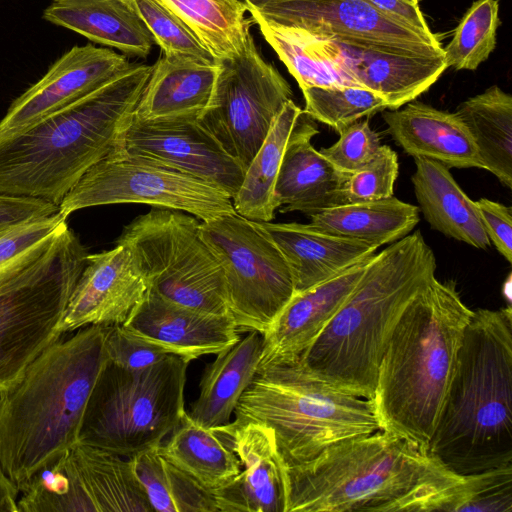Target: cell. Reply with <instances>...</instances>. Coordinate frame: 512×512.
<instances>
[{"mask_svg":"<svg viewBox=\"0 0 512 512\" xmlns=\"http://www.w3.org/2000/svg\"><path fill=\"white\" fill-rule=\"evenodd\" d=\"M152 66H132L29 128L0 139V194L61 204L82 176L121 152Z\"/></svg>","mask_w":512,"mask_h":512,"instance_id":"6da1fadb","label":"cell"},{"mask_svg":"<svg viewBox=\"0 0 512 512\" xmlns=\"http://www.w3.org/2000/svg\"><path fill=\"white\" fill-rule=\"evenodd\" d=\"M472 314L456 283L436 277L406 307L385 348L371 399L381 431L427 452Z\"/></svg>","mask_w":512,"mask_h":512,"instance_id":"7a4b0ae2","label":"cell"},{"mask_svg":"<svg viewBox=\"0 0 512 512\" xmlns=\"http://www.w3.org/2000/svg\"><path fill=\"white\" fill-rule=\"evenodd\" d=\"M436 257L419 230L369 260L355 288L300 356L315 378L371 400L389 338L406 307L434 278Z\"/></svg>","mask_w":512,"mask_h":512,"instance_id":"3957f363","label":"cell"},{"mask_svg":"<svg viewBox=\"0 0 512 512\" xmlns=\"http://www.w3.org/2000/svg\"><path fill=\"white\" fill-rule=\"evenodd\" d=\"M106 331L89 325L56 341L0 392V465L18 492L37 469L78 443L88 399L107 361Z\"/></svg>","mask_w":512,"mask_h":512,"instance_id":"277c9868","label":"cell"},{"mask_svg":"<svg viewBox=\"0 0 512 512\" xmlns=\"http://www.w3.org/2000/svg\"><path fill=\"white\" fill-rule=\"evenodd\" d=\"M427 453L459 474L512 463L511 305L473 311Z\"/></svg>","mask_w":512,"mask_h":512,"instance_id":"5b68a950","label":"cell"},{"mask_svg":"<svg viewBox=\"0 0 512 512\" xmlns=\"http://www.w3.org/2000/svg\"><path fill=\"white\" fill-rule=\"evenodd\" d=\"M234 413V422L273 429L286 470L337 442L380 430L371 400L318 380L299 358L258 368Z\"/></svg>","mask_w":512,"mask_h":512,"instance_id":"8992f818","label":"cell"},{"mask_svg":"<svg viewBox=\"0 0 512 512\" xmlns=\"http://www.w3.org/2000/svg\"><path fill=\"white\" fill-rule=\"evenodd\" d=\"M436 463L427 452L381 430L342 440L286 470L287 512H385Z\"/></svg>","mask_w":512,"mask_h":512,"instance_id":"52a82bcc","label":"cell"},{"mask_svg":"<svg viewBox=\"0 0 512 512\" xmlns=\"http://www.w3.org/2000/svg\"><path fill=\"white\" fill-rule=\"evenodd\" d=\"M188 365L173 354L141 370L106 361L88 399L78 443L127 458L159 446L186 413Z\"/></svg>","mask_w":512,"mask_h":512,"instance_id":"ba28073f","label":"cell"},{"mask_svg":"<svg viewBox=\"0 0 512 512\" xmlns=\"http://www.w3.org/2000/svg\"><path fill=\"white\" fill-rule=\"evenodd\" d=\"M87 254L65 225L34 264L0 284V392L63 334L60 324Z\"/></svg>","mask_w":512,"mask_h":512,"instance_id":"9c48e42d","label":"cell"},{"mask_svg":"<svg viewBox=\"0 0 512 512\" xmlns=\"http://www.w3.org/2000/svg\"><path fill=\"white\" fill-rule=\"evenodd\" d=\"M200 224L182 211L153 207L128 223L116 244L131 250L148 291L197 311L228 315L223 269Z\"/></svg>","mask_w":512,"mask_h":512,"instance_id":"30bf717a","label":"cell"},{"mask_svg":"<svg viewBox=\"0 0 512 512\" xmlns=\"http://www.w3.org/2000/svg\"><path fill=\"white\" fill-rule=\"evenodd\" d=\"M222 266L228 315L263 334L295 293L289 265L259 222L233 212L200 224Z\"/></svg>","mask_w":512,"mask_h":512,"instance_id":"8fae6325","label":"cell"},{"mask_svg":"<svg viewBox=\"0 0 512 512\" xmlns=\"http://www.w3.org/2000/svg\"><path fill=\"white\" fill-rule=\"evenodd\" d=\"M127 203L188 212L202 221L235 212L231 197L221 188L124 153L93 165L65 196L59 212L67 218L83 208Z\"/></svg>","mask_w":512,"mask_h":512,"instance_id":"7c38bea8","label":"cell"},{"mask_svg":"<svg viewBox=\"0 0 512 512\" xmlns=\"http://www.w3.org/2000/svg\"><path fill=\"white\" fill-rule=\"evenodd\" d=\"M218 65L212 97L198 122L246 170L293 92L262 58L252 36L239 55Z\"/></svg>","mask_w":512,"mask_h":512,"instance_id":"4fadbf2b","label":"cell"},{"mask_svg":"<svg viewBox=\"0 0 512 512\" xmlns=\"http://www.w3.org/2000/svg\"><path fill=\"white\" fill-rule=\"evenodd\" d=\"M252 19L315 36L408 56L444 55L432 34L390 18L367 0H264L247 3Z\"/></svg>","mask_w":512,"mask_h":512,"instance_id":"5bb4252c","label":"cell"},{"mask_svg":"<svg viewBox=\"0 0 512 512\" xmlns=\"http://www.w3.org/2000/svg\"><path fill=\"white\" fill-rule=\"evenodd\" d=\"M120 153L193 175L221 188L231 199L245 174L241 164L193 119L144 121L133 116L123 133Z\"/></svg>","mask_w":512,"mask_h":512,"instance_id":"9a60e30c","label":"cell"},{"mask_svg":"<svg viewBox=\"0 0 512 512\" xmlns=\"http://www.w3.org/2000/svg\"><path fill=\"white\" fill-rule=\"evenodd\" d=\"M126 56L93 44L73 46L9 106L0 139L15 135L127 71Z\"/></svg>","mask_w":512,"mask_h":512,"instance_id":"2e32d148","label":"cell"},{"mask_svg":"<svg viewBox=\"0 0 512 512\" xmlns=\"http://www.w3.org/2000/svg\"><path fill=\"white\" fill-rule=\"evenodd\" d=\"M243 470L214 492L219 512H287L288 482L274 431L261 422H229L212 428Z\"/></svg>","mask_w":512,"mask_h":512,"instance_id":"e0dca14e","label":"cell"},{"mask_svg":"<svg viewBox=\"0 0 512 512\" xmlns=\"http://www.w3.org/2000/svg\"><path fill=\"white\" fill-rule=\"evenodd\" d=\"M147 292V283L126 245L87 254L60 330L68 333L89 325L123 324Z\"/></svg>","mask_w":512,"mask_h":512,"instance_id":"ac0fdd59","label":"cell"},{"mask_svg":"<svg viewBox=\"0 0 512 512\" xmlns=\"http://www.w3.org/2000/svg\"><path fill=\"white\" fill-rule=\"evenodd\" d=\"M122 325L167 354L189 362L217 355L241 339L229 315L197 311L152 291L147 292Z\"/></svg>","mask_w":512,"mask_h":512,"instance_id":"d6986e66","label":"cell"},{"mask_svg":"<svg viewBox=\"0 0 512 512\" xmlns=\"http://www.w3.org/2000/svg\"><path fill=\"white\" fill-rule=\"evenodd\" d=\"M370 258L301 292H295L262 334L259 366L291 362L311 346L355 288Z\"/></svg>","mask_w":512,"mask_h":512,"instance_id":"ffe728a7","label":"cell"},{"mask_svg":"<svg viewBox=\"0 0 512 512\" xmlns=\"http://www.w3.org/2000/svg\"><path fill=\"white\" fill-rule=\"evenodd\" d=\"M319 133L313 119L302 110L287 144L274 187L281 212L309 217L347 204L348 175L337 170L311 143Z\"/></svg>","mask_w":512,"mask_h":512,"instance_id":"44dd1931","label":"cell"},{"mask_svg":"<svg viewBox=\"0 0 512 512\" xmlns=\"http://www.w3.org/2000/svg\"><path fill=\"white\" fill-rule=\"evenodd\" d=\"M322 38V37H321ZM327 49L362 87L396 110L426 92L447 68L444 55H399L323 38Z\"/></svg>","mask_w":512,"mask_h":512,"instance_id":"7402d4cb","label":"cell"},{"mask_svg":"<svg viewBox=\"0 0 512 512\" xmlns=\"http://www.w3.org/2000/svg\"><path fill=\"white\" fill-rule=\"evenodd\" d=\"M512 512V463L459 474L438 460L418 485L385 512Z\"/></svg>","mask_w":512,"mask_h":512,"instance_id":"603a6c76","label":"cell"},{"mask_svg":"<svg viewBox=\"0 0 512 512\" xmlns=\"http://www.w3.org/2000/svg\"><path fill=\"white\" fill-rule=\"evenodd\" d=\"M387 132L405 153L448 168H481L483 163L467 127L456 115L418 101L382 111Z\"/></svg>","mask_w":512,"mask_h":512,"instance_id":"cb8c5ba5","label":"cell"},{"mask_svg":"<svg viewBox=\"0 0 512 512\" xmlns=\"http://www.w3.org/2000/svg\"><path fill=\"white\" fill-rule=\"evenodd\" d=\"M283 254L295 292H301L372 257L377 248L302 223L259 222Z\"/></svg>","mask_w":512,"mask_h":512,"instance_id":"d4e9b609","label":"cell"},{"mask_svg":"<svg viewBox=\"0 0 512 512\" xmlns=\"http://www.w3.org/2000/svg\"><path fill=\"white\" fill-rule=\"evenodd\" d=\"M218 62L203 64L163 55L152 66L134 117L144 121L198 120L214 90Z\"/></svg>","mask_w":512,"mask_h":512,"instance_id":"484cf974","label":"cell"},{"mask_svg":"<svg viewBox=\"0 0 512 512\" xmlns=\"http://www.w3.org/2000/svg\"><path fill=\"white\" fill-rule=\"evenodd\" d=\"M42 17L128 56L146 58L155 44L126 0H52Z\"/></svg>","mask_w":512,"mask_h":512,"instance_id":"4316f807","label":"cell"},{"mask_svg":"<svg viewBox=\"0 0 512 512\" xmlns=\"http://www.w3.org/2000/svg\"><path fill=\"white\" fill-rule=\"evenodd\" d=\"M414 163V193L431 228L477 249L490 247L475 202L458 185L450 168L421 157L414 158Z\"/></svg>","mask_w":512,"mask_h":512,"instance_id":"83f0119b","label":"cell"},{"mask_svg":"<svg viewBox=\"0 0 512 512\" xmlns=\"http://www.w3.org/2000/svg\"><path fill=\"white\" fill-rule=\"evenodd\" d=\"M262 342L261 333L249 331L205 366L199 396L188 413L194 422L207 429L230 422L239 399L258 370Z\"/></svg>","mask_w":512,"mask_h":512,"instance_id":"f1b7e54d","label":"cell"},{"mask_svg":"<svg viewBox=\"0 0 512 512\" xmlns=\"http://www.w3.org/2000/svg\"><path fill=\"white\" fill-rule=\"evenodd\" d=\"M71 452L88 512L153 511L128 458L82 443Z\"/></svg>","mask_w":512,"mask_h":512,"instance_id":"f546056e","label":"cell"},{"mask_svg":"<svg viewBox=\"0 0 512 512\" xmlns=\"http://www.w3.org/2000/svg\"><path fill=\"white\" fill-rule=\"evenodd\" d=\"M419 212L417 206L392 196L332 207L310 216V223L325 232L378 249L410 234L419 223Z\"/></svg>","mask_w":512,"mask_h":512,"instance_id":"4dcf8cb0","label":"cell"},{"mask_svg":"<svg viewBox=\"0 0 512 512\" xmlns=\"http://www.w3.org/2000/svg\"><path fill=\"white\" fill-rule=\"evenodd\" d=\"M456 115L467 127L483 163L512 188V96L493 85L463 101Z\"/></svg>","mask_w":512,"mask_h":512,"instance_id":"1f68e13d","label":"cell"},{"mask_svg":"<svg viewBox=\"0 0 512 512\" xmlns=\"http://www.w3.org/2000/svg\"><path fill=\"white\" fill-rule=\"evenodd\" d=\"M160 454L204 488L215 492L228 485L241 471L236 454L211 428L194 422L186 412Z\"/></svg>","mask_w":512,"mask_h":512,"instance_id":"d6a6232c","label":"cell"},{"mask_svg":"<svg viewBox=\"0 0 512 512\" xmlns=\"http://www.w3.org/2000/svg\"><path fill=\"white\" fill-rule=\"evenodd\" d=\"M302 109L289 100L275 119L264 142L245 170L242 184L232 199L236 213L257 221L274 219V187L282 159Z\"/></svg>","mask_w":512,"mask_h":512,"instance_id":"836d02e7","label":"cell"},{"mask_svg":"<svg viewBox=\"0 0 512 512\" xmlns=\"http://www.w3.org/2000/svg\"><path fill=\"white\" fill-rule=\"evenodd\" d=\"M299 87L361 86L342 68L323 38L305 30L253 19ZM362 87V86H361Z\"/></svg>","mask_w":512,"mask_h":512,"instance_id":"e575fe53","label":"cell"},{"mask_svg":"<svg viewBox=\"0 0 512 512\" xmlns=\"http://www.w3.org/2000/svg\"><path fill=\"white\" fill-rule=\"evenodd\" d=\"M191 30L215 60L239 55L246 47L251 20L239 0H160Z\"/></svg>","mask_w":512,"mask_h":512,"instance_id":"d590c367","label":"cell"},{"mask_svg":"<svg viewBox=\"0 0 512 512\" xmlns=\"http://www.w3.org/2000/svg\"><path fill=\"white\" fill-rule=\"evenodd\" d=\"M128 459L153 511L219 512L214 493L166 460L158 446Z\"/></svg>","mask_w":512,"mask_h":512,"instance_id":"8d00e7d4","label":"cell"},{"mask_svg":"<svg viewBox=\"0 0 512 512\" xmlns=\"http://www.w3.org/2000/svg\"><path fill=\"white\" fill-rule=\"evenodd\" d=\"M497 0H477L464 14L450 43L443 48L447 67L475 70L496 47L500 24Z\"/></svg>","mask_w":512,"mask_h":512,"instance_id":"74e56055","label":"cell"},{"mask_svg":"<svg viewBox=\"0 0 512 512\" xmlns=\"http://www.w3.org/2000/svg\"><path fill=\"white\" fill-rule=\"evenodd\" d=\"M305 112L339 132L363 118L387 109L385 100L361 86L307 87L302 89Z\"/></svg>","mask_w":512,"mask_h":512,"instance_id":"f35d334b","label":"cell"},{"mask_svg":"<svg viewBox=\"0 0 512 512\" xmlns=\"http://www.w3.org/2000/svg\"><path fill=\"white\" fill-rule=\"evenodd\" d=\"M60 212L34 219L0 235V284L34 264L67 225Z\"/></svg>","mask_w":512,"mask_h":512,"instance_id":"ab89813d","label":"cell"},{"mask_svg":"<svg viewBox=\"0 0 512 512\" xmlns=\"http://www.w3.org/2000/svg\"><path fill=\"white\" fill-rule=\"evenodd\" d=\"M138 14L163 55L215 64L212 54L183 21L160 0H126Z\"/></svg>","mask_w":512,"mask_h":512,"instance_id":"60d3db41","label":"cell"},{"mask_svg":"<svg viewBox=\"0 0 512 512\" xmlns=\"http://www.w3.org/2000/svg\"><path fill=\"white\" fill-rule=\"evenodd\" d=\"M398 173L397 153L388 145H381L368 164L348 176L345 186L347 203L392 197Z\"/></svg>","mask_w":512,"mask_h":512,"instance_id":"b9f144b4","label":"cell"},{"mask_svg":"<svg viewBox=\"0 0 512 512\" xmlns=\"http://www.w3.org/2000/svg\"><path fill=\"white\" fill-rule=\"evenodd\" d=\"M339 139L320 153L341 173L350 175L368 164L377 154L381 142L368 119L358 120L339 132Z\"/></svg>","mask_w":512,"mask_h":512,"instance_id":"7bdbcfd3","label":"cell"},{"mask_svg":"<svg viewBox=\"0 0 512 512\" xmlns=\"http://www.w3.org/2000/svg\"><path fill=\"white\" fill-rule=\"evenodd\" d=\"M105 351L107 361L130 370L147 368L169 355L122 324L107 326Z\"/></svg>","mask_w":512,"mask_h":512,"instance_id":"ee69618b","label":"cell"},{"mask_svg":"<svg viewBox=\"0 0 512 512\" xmlns=\"http://www.w3.org/2000/svg\"><path fill=\"white\" fill-rule=\"evenodd\" d=\"M485 233L496 250L512 263V208L487 198L474 201Z\"/></svg>","mask_w":512,"mask_h":512,"instance_id":"f6af8a7d","label":"cell"},{"mask_svg":"<svg viewBox=\"0 0 512 512\" xmlns=\"http://www.w3.org/2000/svg\"><path fill=\"white\" fill-rule=\"evenodd\" d=\"M57 212L59 206L41 198L0 194V235L23 223Z\"/></svg>","mask_w":512,"mask_h":512,"instance_id":"bcb514c9","label":"cell"},{"mask_svg":"<svg viewBox=\"0 0 512 512\" xmlns=\"http://www.w3.org/2000/svg\"><path fill=\"white\" fill-rule=\"evenodd\" d=\"M379 11L404 25L432 34L418 3L410 0H367Z\"/></svg>","mask_w":512,"mask_h":512,"instance_id":"7dc6e473","label":"cell"},{"mask_svg":"<svg viewBox=\"0 0 512 512\" xmlns=\"http://www.w3.org/2000/svg\"><path fill=\"white\" fill-rule=\"evenodd\" d=\"M18 490L0 465V512H17Z\"/></svg>","mask_w":512,"mask_h":512,"instance_id":"c3c4849f","label":"cell"},{"mask_svg":"<svg viewBox=\"0 0 512 512\" xmlns=\"http://www.w3.org/2000/svg\"><path fill=\"white\" fill-rule=\"evenodd\" d=\"M503 294H504V296L507 297L508 304H510V302H511V278H510V275L507 279V282L504 284Z\"/></svg>","mask_w":512,"mask_h":512,"instance_id":"681fc988","label":"cell"},{"mask_svg":"<svg viewBox=\"0 0 512 512\" xmlns=\"http://www.w3.org/2000/svg\"><path fill=\"white\" fill-rule=\"evenodd\" d=\"M239 1L243 2L246 5L247 3H253V2L264 1V0H239Z\"/></svg>","mask_w":512,"mask_h":512,"instance_id":"f907efd6","label":"cell"},{"mask_svg":"<svg viewBox=\"0 0 512 512\" xmlns=\"http://www.w3.org/2000/svg\"><path fill=\"white\" fill-rule=\"evenodd\" d=\"M410 1L418 3L420 0H410Z\"/></svg>","mask_w":512,"mask_h":512,"instance_id":"816d5d0a","label":"cell"}]
</instances>
